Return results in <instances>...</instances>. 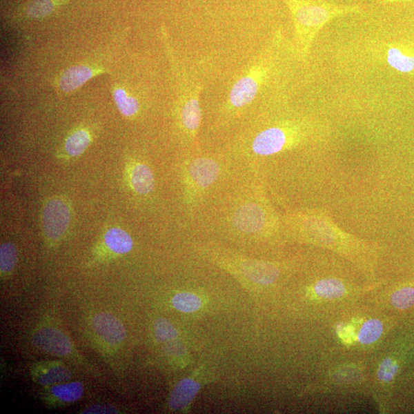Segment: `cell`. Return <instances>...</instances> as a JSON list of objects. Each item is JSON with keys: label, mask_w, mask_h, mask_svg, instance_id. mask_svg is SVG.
Returning <instances> with one entry per match:
<instances>
[{"label": "cell", "mask_w": 414, "mask_h": 414, "mask_svg": "<svg viewBox=\"0 0 414 414\" xmlns=\"http://www.w3.org/2000/svg\"><path fill=\"white\" fill-rule=\"evenodd\" d=\"M224 224L246 236H257L279 226L271 206L264 197L257 195L237 197L226 212Z\"/></svg>", "instance_id": "6da1fadb"}, {"label": "cell", "mask_w": 414, "mask_h": 414, "mask_svg": "<svg viewBox=\"0 0 414 414\" xmlns=\"http://www.w3.org/2000/svg\"><path fill=\"white\" fill-rule=\"evenodd\" d=\"M286 3L293 14L304 50L306 52L316 34L331 20L360 11L358 6H338L323 0H286Z\"/></svg>", "instance_id": "7a4b0ae2"}, {"label": "cell", "mask_w": 414, "mask_h": 414, "mask_svg": "<svg viewBox=\"0 0 414 414\" xmlns=\"http://www.w3.org/2000/svg\"><path fill=\"white\" fill-rule=\"evenodd\" d=\"M222 164L213 157H198L184 164L182 172L184 200L192 213L222 175Z\"/></svg>", "instance_id": "3957f363"}, {"label": "cell", "mask_w": 414, "mask_h": 414, "mask_svg": "<svg viewBox=\"0 0 414 414\" xmlns=\"http://www.w3.org/2000/svg\"><path fill=\"white\" fill-rule=\"evenodd\" d=\"M302 131L294 126H273L255 135L246 150L248 157H266L282 153L300 143Z\"/></svg>", "instance_id": "277c9868"}, {"label": "cell", "mask_w": 414, "mask_h": 414, "mask_svg": "<svg viewBox=\"0 0 414 414\" xmlns=\"http://www.w3.org/2000/svg\"><path fill=\"white\" fill-rule=\"evenodd\" d=\"M71 217L70 206L65 199L53 197L47 200L41 212V226L47 239L57 241L63 237Z\"/></svg>", "instance_id": "5b68a950"}, {"label": "cell", "mask_w": 414, "mask_h": 414, "mask_svg": "<svg viewBox=\"0 0 414 414\" xmlns=\"http://www.w3.org/2000/svg\"><path fill=\"white\" fill-rule=\"evenodd\" d=\"M224 264L259 285L272 284L278 279L280 270L273 262L251 259H226Z\"/></svg>", "instance_id": "8992f818"}, {"label": "cell", "mask_w": 414, "mask_h": 414, "mask_svg": "<svg viewBox=\"0 0 414 414\" xmlns=\"http://www.w3.org/2000/svg\"><path fill=\"white\" fill-rule=\"evenodd\" d=\"M32 342L41 351L55 356H68L73 350L68 337L60 330L51 327L37 330L32 336Z\"/></svg>", "instance_id": "52a82bcc"}, {"label": "cell", "mask_w": 414, "mask_h": 414, "mask_svg": "<svg viewBox=\"0 0 414 414\" xmlns=\"http://www.w3.org/2000/svg\"><path fill=\"white\" fill-rule=\"evenodd\" d=\"M265 73L261 68L241 78L235 84L230 95L231 106L235 108H244L248 105L257 95L262 77Z\"/></svg>", "instance_id": "ba28073f"}, {"label": "cell", "mask_w": 414, "mask_h": 414, "mask_svg": "<svg viewBox=\"0 0 414 414\" xmlns=\"http://www.w3.org/2000/svg\"><path fill=\"white\" fill-rule=\"evenodd\" d=\"M96 333L112 345H119L126 338V331L119 319L112 314L99 313L92 319Z\"/></svg>", "instance_id": "9c48e42d"}, {"label": "cell", "mask_w": 414, "mask_h": 414, "mask_svg": "<svg viewBox=\"0 0 414 414\" xmlns=\"http://www.w3.org/2000/svg\"><path fill=\"white\" fill-rule=\"evenodd\" d=\"M128 179L131 189L140 196H148L154 192V172L146 164L135 161L128 169Z\"/></svg>", "instance_id": "30bf717a"}, {"label": "cell", "mask_w": 414, "mask_h": 414, "mask_svg": "<svg viewBox=\"0 0 414 414\" xmlns=\"http://www.w3.org/2000/svg\"><path fill=\"white\" fill-rule=\"evenodd\" d=\"M200 385L191 379H184L172 391L169 405L172 410H182L190 405L197 395Z\"/></svg>", "instance_id": "8fae6325"}, {"label": "cell", "mask_w": 414, "mask_h": 414, "mask_svg": "<svg viewBox=\"0 0 414 414\" xmlns=\"http://www.w3.org/2000/svg\"><path fill=\"white\" fill-rule=\"evenodd\" d=\"M179 119L184 132L189 137H195L202 119L201 108L197 98H192L184 103Z\"/></svg>", "instance_id": "7c38bea8"}, {"label": "cell", "mask_w": 414, "mask_h": 414, "mask_svg": "<svg viewBox=\"0 0 414 414\" xmlns=\"http://www.w3.org/2000/svg\"><path fill=\"white\" fill-rule=\"evenodd\" d=\"M96 74L93 68L86 66H74L67 69L59 79L62 92L68 93L85 84Z\"/></svg>", "instance_id": "4fadbf2b"}, {"label": "cell", "mask_w": 414, "mask_h": 414, "mask_svg": "<svg viewBox=\"0 0 414 414\" xmlns=\"http://www.w3.org/2000/svg\"><path fill=\"white\" fill-rule=\"evenodd\" d=\"M36 382L41 385H53L68 381L71 371L59 363L47 364L36 373Z\"/></svg>", "instance_id": "5bb4252c"}, {"label": "cell", "mask_w": 414, "mask_h": 414, "mask_svg": "<svg viewBox=\"0 0 414 414\" xmlns=\"http://www.w3.org/2000/svg\"><path fill=\"white\" fill-rule=\"evenodd\" d=\"M103 241L108 250L117 255L128 253L134 246L133 239L128 233L117 227L108 230Z\"/></svg>", "instance_id": "9a60e30c"}, {"label": "cell", "mask_w": 414, "mask_h": 414, "mask_svg": "<svg viewBox=\"0 0 414 414\" xmlns=\"http://www.w3.org/2000/svg\"><path fill=\"white\" fill-rule=\"evenodd\" d=\"M92 137L88 131L86 129H79L74 131L67 137L65 144L66 153L72 157H79L89 146L91 143Z\"/></svg>", "instance_id": "2e32d148"}, {"label": "cell", "mask_w": 414, "mask_h": 414, "mask_svg": "<svg viewBox=\"0 0 414 414\" xmlns=\"http://www.w3.org/2000/svg\"><path fill=\"white\" fill-rule=\"evenodd\" d=\"M386 61L396 70L409 73L414 70V57L397 47H391L386 51Z\"/></svg>", "instance_id": "e0dca14e"}, {"label": "cell", "mask_w": 414, "mask_h": 414, "mask_svg": "<svg viewBox=\"0 0 414 414\" xmlns=\"http://www.w3.org/2000/svg\"><path fill=\"white\" fill-rule=\"evenodd\" d=\"M83 391L84 389L81 383L72 382L55 385L51 388L50 393L61 402L72 403L81 398Z\"/></svg>", "instance_id": "ac0fdd59"}, {"label": "cell", "mask_w": 414, "mask_h": 414, "mask_svg": "<svg viewBox=\"0 0 414 414\" xmlns=\"http://www.w3.org/2000/svg\"><path fill=\"white\" fill-rule=\"evenodd\" d=\"M315 293L323 299L340 298L345 293L344 283L335 279H322L316 283Z\"/></svg>", "instance_id": "d6986e66"}, {"label": "cell", "mask_w": 414, "mask_h": 414, "mask_svg": "<svg viewBox=\"0 0 414 414\" xmlns=\"http://www.w3.org/2000/svg\"><path fill=\"white\" fill-rule=\"evenodd\" d=\"M113 96L117 108L124 116L133 117L139 110V103L134 97L129 96L124 89L116 88Z\"/></svg>", "instance_id": "ffe728a7"}, {"label": "cell", "mask_w": 414, "mask_h": 414, "mask_svg": "<svg viewBox=\"0 0 414 414\" xmlns=\"http://www.w3.org/2000/svg\"><path fill=\"white\" fill-rule=\"evenodd\" d=\"M65 0H34L27 7V16L36 19L46 17L50 15Z\"/></svg>", "instance_id": "44dd1931"}, {"label": "cell", "mask_w": 414, "mask_h": 414, "mask_svg": "<svg viewBox=\"0 0 414 414\" xmlns=\"http://www.w3.org/2000/svg\"><path fill=\"white\" fill-rule=\"evenodd\" d=\"M174 307L184 313H195L202 306L199 297L191 293H178L172 299Z\"/></svg>", "instance_id": "7402d4cb"}, {"label": "cell", "mask_w": 414, "mask_h": 414, "mask_svg": "<svg viewBox=\"0 0 414 414\" xmlns=\"http://www.w3.org/2000/svg\"><path fill=\"white\" fill-rule=\"evenodd\" d=\"M383 333V324L377 319L366 322L357 335V339L362 344H368L375 342Z\"/></svg>", "instance_id": "603a6c76"}, {"label": "cell", "mask_w": 414, "mask_h": 414, "mask_svg": "<svg viewBox=\"0 0 414 414\" xmlns=\"http://www.w3.org/2000/svg\"><path fill=\"white\" fill-rule=\"evenodd\" d=\"M17 264V251L11 243H4L0 247V270L2 275L10 274Z\"/></svg>", "instance_id": "cb8c5ba5"}, {"label": "cell", "mask_w": 414, "mask_h": 414, "mask_svg": "<svg viewBox=\"0 0 414 414\" xmlns=\"http://www.w3.org/2000/svg\"><path fill=\"white\" fill-rule=\"evenodd\" d=\"M393 307L399 310L409 309L414 306V287L405 286L393 293L391 298Z\"/></svg>", "instance_id": "d4e9b609"}, {"label": "cell", "mask_w": 414, "mask_h": 414, "mask_svg": "<svg viewBox=\"0 0 414 414\" xmlns=\"http://www.w3.org/2000/svg\"><path fill=\"white\" fill-rule=\"evenodd\" d=\"M155 333L159 342H164L175 339L178 335L177 329L168 320L159 319L155 324Z\"/></svg>", "instance_id": "484cf974"}, {"label": "cell", "mask_w": 414, "mask_h": 414, "mask_svg": "<svg viewBox=\"0 0 414 414\" xmlns=\"http://www.w3.org/2000/svg\"><path fill=\"white\" fill-rule=\"evenodd\" d=\"M399 371V364L395 359L386 358L379 364V369L377 371V377L379 381L385 383H389L393 381V379L397 375Z\"/></svg>", "instance_id": "4316f807"}, {"label": "cell", "mask_w": 414, "mask_h": 414, "mask_svg": "<svg viewBox=\"0 0 414 414\" xmlns=\"http://www.w3.org/2000/svg\"><path fill=\"white\" fill-rule=\"evenodd\" d=\"M119 413L115 406L110 405H94L82 411V413L98 414V413Z\"/></svg>", "instance_id": "83f0119b"}]
</instances>
